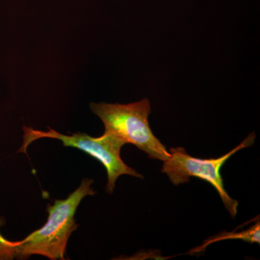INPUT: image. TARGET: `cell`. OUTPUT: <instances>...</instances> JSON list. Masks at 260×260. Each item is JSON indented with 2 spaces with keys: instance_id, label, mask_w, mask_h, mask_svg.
Instances as JSON below:
<instances>
[{
  "instance_id": "cell-2",
  "label": "cell",
  "mask_w": 260,
  "mask_h": 260,
  "mask_svg": "<svg viewBox=\"0 0 260 260\" xmlns=\"http://www.w3.org/2000/svg\"><path fill=\"white\" fill-rule=\"evenodd\" d=\"M90 107L104 123V133L114 135L125 144L135 145L150 158L165 161L170 157L149 125L151 108L148 99L129 104L91 103Z\"/></svg>"
},
{
  "instance_id": "cell-4",
  "label": "cell",
  "mask_w": 260,
  "mask_h": 260,
  "mask_svg": "<svg viewBox=\"0 0 260 260\" xmlns=\"http://www.w3.org/2000/svg\"><path fill=\"white\" fill-rule=\"evenodd\" d=\"M255 138V133H251L241 144L218 158H197L186 153L184 148H172L170 157L164 161L161 172L167 174L175 186L189 182L190 177H192L200 178L210 183L218 191L231 216L235 218L239 202L232 199L225 191L220 169L233 155L254 144Z\"/></svg>"
},
{
  "instance_id": "cell-3",
  "label": "cell",
  "mask_w": 260,
  "mask_h": 260,
  "mask_svg": "<svg viewBox=\"0 0 260 260\" xmlns=\"http://www.w3.org/2000/svg\"><path fill=\"white\" fill-rule=\"evenodd\" d=\"M49 129V131L44 132L24 126L23 145L19 149L18 152L26 153L28 145L42 138L59 140L65 147L79 149L102 162L105 167L108 177L106 191L109 194H112L115 188L116 181L121 175H129L143 179V175L133 168L128 167L123 161L120 152L125 143L114 135L104 133L102 136L98 138L81 133L66 135L51 128Z\"/></svg>"
},
{
  "instance_id": "cell-5",
  "label": "cell",
  "mask_w": 260,
  "mask_h": 260,
  "mask_svg": "<svg viewBox=\"0 0 260 260\" xmlns=\"http://www.w3.org/2000/svg\"><path fill=\"white\" fill-rule=\"evenodd\" d=\"M260 224L259 221L256 222L252 227L246 231L241 232H223L218 235L210 238L205 241V244L200 248L196 249L197 251L203 250L206 246H209L212 243L220 242V241L228 240V239H242L244 242L249 243H260Z\"/></svg>"
},
{
  "instance_id": "cell-6",
  "label": "cell",
  "mask_w": 260,
  "mask_h": 260,
  "mask_svg": "<svg viewBox=\"0 0 260 260\" xmlns=\"http://www.w3.org/2000/svg\"><path fill=\"white\" fill-rule=\"evenodd\" d=\"M19 244L20 241L11 242L5 239L0 233V260H10L16 257Z\"/></svg>"
},
{
  "instance_id": "cell-1",
  "label": "cell",
  "mask_w": 260,
  "mask_h": 260,
  "mask_svg": "<svg viewBox=\"0 0 260 260\" xmlns=\"http://www.w3.org/2000/svg\"><path fill=\"white\" fill-rule=\"evenodd\" d=\"M93 182L92 179H84L68 198L48 205L47 223L20 241L16 258L27 259L32 255H41L51 260L64 259L69 238L78 227L75 220L77 209L85 197L95 194L91 188Z\"/></svg>"
}]
</instances>
